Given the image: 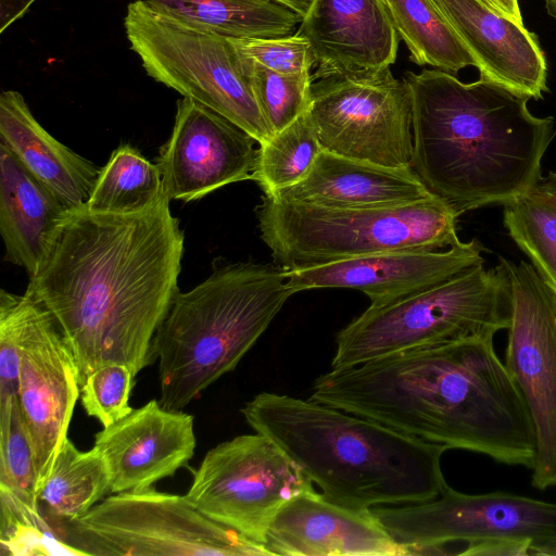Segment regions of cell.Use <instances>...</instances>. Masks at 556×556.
<instances>
[{
  "label": "cell",
  "instance_id": "cell-15",
  "mask_svg": "<svg viewBox=\"0 0 556 556\" xmlns=\"http://www.w3.org/2000/svg\"><path fill=\"white\" fill-rule=\"evenodd\" d=\"M252 136L212 109L182 97L162 147L159 167L169 200H199L226 185L252 179L257 159Z\"/></svg>",
  "mask_w": 556,
  "mask_h": 556
},
{
  "label": "cell",
  "instance_id": "cell-6",
  "mask_svg": "<svg viewBox=\"0 0 556 556\" xmlns=\"http://www.w3.org/2000/svg\"><path fill=\"white\" fill-rule=\"evenodd\" d=\"M261 237L278 266H318L394 250H445L460 243L455 212L438 197L393 207L344 208L265 195Z\"/></svg>",
  "mask_w": 556,
  "mask_h": 556
},
{
  "label": "cell",
  "instance_id": "cell-20",
  "mask_svg": "<svg viewBox=\"0 0 556 556\" xmlns=\"http://www.w3.org/2000/svg\"><path fill=\"white\" fill-rule=\"evenodd\" d=\"M477 61L480 78L535 100L546 86L547 65L536 36L483 0H432Z\"/></svg>",
  "mask_w": 556,
  "mask_h": 556
},
{
  "label": "cell",
  "instance_id": "cell-27",
  "mask_svg": "<svg viewBox=\"0 0 556 556\" xmlns=\"http://www.w3.org/2000/svg\"><path fill=\"white\" fill-rule=\"evenodd\" d=\"M503 220L509 237L556 292V173L505 204Z\"/></svg>",
  "mask_w": 556,
  "mask_h": 556
},
{
  "label": "cell",
  "instance_id": "cell-34",
  "mask_svg": "<svg viewBox=\"0 0 556 556\" xmlns=\"http://www.w3.org/2000/svg\"><path fill=\"white\" fill-rule=\"evenodd\" d=\"M230 40L243 61L279 74L311 73L315 65L311 45L298 33L282 37Z\"/></svg>",
  "mask_w": 556,
  "mask_h": 556
},
{
  "label": "cell",
  "instance_id": "cell-26",
  "mask_svg": "<svg viewBox=\"0 0 556 556\" xmlns=\"http://www.w3.org/2000/svg\"><path fill=\"white\" fill-rule=\"evenodd\" d=\"M409 59L418 65H430L457 73L477 61L457 36L432 0H383Z\"/></svg>",
  "mask_w": 556,
  "mask_h": 556
},
{
  "label": "cell",
  "instance_id": "cell-39",
  "mask_svg": "<svg viewBox=\"0 0 556 556\" xmlns=\"http://www.w3.org/2000/svg\"><path fill=\"white\" fill-rule=\"evenodd\" d=\"M547 13L556 20V0H544Z\"/></svg>",
  "mask_w": 556,
  "mask_h": 556
},
{
  "label": "cell",
  "instance_id": "cell-23",
  "mask_svg": "<svg viewBox=\"0 0 556 556\" xmlns=\"http://www.w3.org/2000/svg\"><path fill=\"white\" fill-rule=\"evenodd\" d=\"M66 212L58 198L0 142V232L4 260L31 276Z\"/></svg>",
  "mask_w": 556,
  "mask_h": 556
},
{
  "label": "cell",
  "instance_id": "cell-2",
  "mask_svg": "<svg viewBox=\"0 0 556 556\" xmlns=\"http://www.w3.org/2000/svg\"><path fill=\"white\" fill-rule=\"evenodd\" d=\"M311 400L448 448L532 468L535 432L493 339L375 358L318 376Z\"/></svg>",
  "mask_w": 556,
  "mask_h": 556
},
{
  "label": "cell",
  "instance_id": "cell-29",
  "mask_svg": "<svg viewBox=\"0 0 556 556\" xmlns=\"http://www.w3.org/2000/svg\"><path fill=\"white\" fill-rule=\"evenodd\" d=\"M321 150L307 112L260 144L252 179L271 195L299 182Z\"/></svg>",
  "mask_w": 556,
  "mask_h": 556
},
{
  "label": "cell",
  "instance_id": "cell-18",
  "mask_svg": "<svg viewBox=\"0 0 556 556\" xmlns=\"http://www.w3.org/2000/svg\"><path fill=\"white\" fill-rule=\"evenodd\" d=\"M296 33L311 45L313 79L388 68L401 39L383 0H314Z\"/></svg>",
  "mask_w": 556,
  "mask_h": 556
},
{
  "label": "cell",
  "instance_id": "cell-10",
  "mask_svg": "<svg viewBox=\"0 0 556 556\" xmlns=\"http://www.w3.org/2000/svg\"><path fill=\"white\" fill-rule=\"evenodd\" d=\"M124 27L151 78L223 115L260 144L273 136L229 38L186 25L144 0L128 4Z\"/></svg>",
  "mask_w": 556,
  "mask_h": 556
},
{
  "label": "cell",
  "instance_id": "cell-12",
  "mask_svg": "<svg viewBox=\"0 0 556 556\" xmlns=\"http://www.w3.org/2000/svg\"><path fill=\"white\" fill-rule=\"evenodd\" d=\"M308 116L323 150L388 167L412 165V94L389 67L319 78Z\"/></svg>",
  "mask_w": 556,
  "mask_h": 556
},
{
  "label": "cell",
  "instance_id": "cell-30",
  "mask_svg": "<svg viewBox=\"0 0 556 556\" xmlns=\"http://www.w3.org/2000/svg\"><path fill=\"white\" fill-rule=\"evenodd\" d=\"M240 61L262 116L273 135L308 112L313 85L311 73L279 74L241 58Z\"/></svg>",
  "mask_w": 556,
  "mask_h": 556
},
{
  "label": "cell",
  "instance_id": "cell-11",
  "mask_svg": "<svg viewBox=\"0 0 556 556\" xmlns=\"http://www.w3.org/2000/svg\"><path fill=\"white\" fill-rule=\"evenodd\" d=\"M314 483L268 437L241 434L211 448L185 497L214 521L266 545L278 513Z\"/></svg>",
  "mask_w": 556,
  "mask_h": 556
},
{
  "label": "cell",
  "instance_id": "cell-19",
  "mask_svg": "<svg viewBox=\"0 0 556 556\" xmlns=\"http://www.w3.org/2000/svg\"><path fill=\"white\" fill-rule=\"evenodd\" d=\"M274 555H410L370 509L340 505L315 491L291 500L275 517L266 540Z\"/></svg>",
  "mask_w": 556,
  "mask_h": 556
},
{
  "label": "cell",
  "instance_id": "cell-31",
  "mask_svg": "<svg viewBox=\"0 0 556 556\" xmlns=\"http://www.w3.org/2000/svg\"><path fill=\"white\" fill-rule=\"evenodd\" d=\"M1 555H51L77 553L63 543L41 513L26 508L0 491Z\"/></svg>",
  "mask_w": 556,
  "mask_h": 556
},
{
  "label": "cell",
  "instance_id": "cell-14",
  "mask_svg": "<svg viewBox=\"0 0 556 556\" xmlns=\"http://www.w3.org/2000/svg\"><path fill=\"white\" fill-rule=\"evenodd\" d=\"M21 318L18 404L39 493L67 438L80 395L78 369L61 329L40 303L17 294Z\"/></svg>",
  "mask_w": 556,
  "mask_h": 556
},
{
  "label": "cell",
  "instance_id": "cell-5",
  "mask_svg": "<svg viewBox=\"0 0 556 556\" xmlns=\"http://www.w3.org/2000/svg\"><path fill=\"white\" fill-rule=\"evenodd\" d=\"M292 294L282 267L252 262L215 266L178 291L153 339L160 404L181 409L233 370Z\"/></svg>",
  "mask_w": 556,
  "mask_h": 556
},
{
  "label": "cell",
  "instance_id": "cell-38",
  "mask_svg": "<svg viewBox=\"0 0 556 556\" xmlns=\"http://www.w3.org/2000/svg\"><path fill=\"white\" fill-rule=\"evenodd\" d=\"M286 7L292 9L293 11L298 12L303 17L308 12L312 3L314 0H276Z\"/></svg>",
  "mask_w": 556,
  "mask_h": 556
},
{
  "label": "cell",
  "instance_id": "cell-32",
  "mask_svg": "<svg viewBox=\"0 0 556 556\" xmlns=\"http://www.w3.org/2000/svg\"><path fill=\"white\" fill-rule=\"evenodd\" d=\"M36 483L31 447L17 397L9 425L0 429V491L11 494L26 508L41 513Z\"/></svg>",
  "mask_w": 556,
  "mask_h": 556
},
{
  "label": "cell",
  "instance_id": "cell-25",
  "mask_svg": "<svg viewBox=\"0 0 556 556\" xmlns=\"http://www.w3.org/2000/svg\"><path fill=\"white\" fill-rule=\"evenodd\" d=\"M109 491L111 473L103 455L96 447L81 452L66 438L38 493V504L54 529L87 514Z\"/></svg>",
  "mask_w": 556,
  "mask_h": 556
},
{
  "label": "cell",
  "instance_id": "cell-24",
  "mask_svg": "<svg viewBox=\"0 0 556 556\" xmlns=\"http://www.w3.org/2000/svg\"><path fill=\"white\" fill-rule=\"evenodd\" d=\"M197 29L229 39L294 34L303 16L276 0H144Z\"/></svg>",
  "mask_w": 556,
  "mask_h": 556
},
{
  "label": "cell",
  "instance_id": "cell-36",
  "mask_svg": "<svg viewBox=\"0 0 556 556\" xmlns=\"http://www.w3.org/2000/svg\"><path fill=\"white\" fill-rule=\"evenodd\" d=\"M35 0H1V31L25 13Z\"/></svg>",
  "mask_w": 556,
  "mask_h": 556
},
{
  "label": "cell",
  "instance_id": "cell-3",
  "mask_svg": "<svg viewBox=\"0 0 556 556\" xmlns=\"http://www.w3.org/2000/svg\"><path fill=\"white\" fill-rule=\"evenodd\" d=\"M403 79L413 102L410 167L457 216L505 205L542 177L555 123L534 116L528 96L490 79L465 84L442 70Z\"/></svg>",
  "mask_w": 556,
  "mask_h": 556
},
{
  "label": "cell",
  "instance_id": "cell-35",
  "mask_svg": "<svg viewBox=\"0 0 556 556\" xmlns=\"http://www.w3.org/2000/svg\"><path fill=\"white\" fill-rule=\"evenodd\" d=\"M21 318L17 294L0 291V428L11 417L18 397Z\"/></svg>",
  "mask_w": 556,
  "mask_h": 556
},
{
  "label": "cell",
  "instance_id": "cell-8",
  "mask_svg": "<svg viewBox=\"0 0 556 556\" xmlns=\"http://www.w3.org/2000/svg\"><path fill=\"white\" fill-rule=\"evenodd\" d=\"M410 555L443 554L462 543L459 555H549L556 546V503L515 493L467 494L448 484L433 500L370 508Z\"/></svg>",
  "mask_w": 556,
  "mask_h": 556
},
{
  "label": "cell",
  "instance_id": "cell-33",
  "mask_svg": "<svg viewBox=\"0 0 556 556\" xmlns=\"http://www.w3.org/2000/svg\"><path fill=\"white\" fill-rule=\"evenodd\" d=\"M131 369L123 364H108L88 376L80 389L85 412L108 427L129 414L134 386Z\"/></svg>",
  "mask_w": 556,
  "mask_h": 556
},
{
  "label": "cell",
  "instance_id": "cell-7",
  "mask_svg": "<svg viewBox=\"0 0 556 556\" xmlns=\"http://www.w3.org/2000/svg\"><path fill=\"white\" fill-rule=\"evenodd\" d=\"M510 319L501 264H482L401 300L370 305L336 336L332 369L390 354L468 339H493Z\"/></svg>",
  "mask_w": 556,
  "mask_h": 556
},
{
  "label": "cell",
  "instance_id": "cell-22",
  "mask_svg": "<svg viewBox=\"0 0 556 556\" xmlns=\"http://www.w3.org/2000/svg\"><path fill=\"white\" fill-rule=\"evenodd\" d=\"M0 142L67 211L86 205L101 168L52 137L15 90L0 94Z\"/></svg>",
  "mask_w": 556,
  "mask_h": 556
},
{
  "label": "cell",
  "instance_id": "cell-17",
  "mask_svg": "<svg viewBox=\"0 0 556 556\" xmlns=\"http://www.w3.org/2000/svg\"><path fill=\"white\" fill-rule=\"evenodd\" d=\"M111 473V492L141 490L173 476L195 450L194 418L151 400L94 437Z\"/></svg>",
  "mask_w": 556,
  "mask_h": 556
},
{
  "label": "cell",
  "instance_id": "cell-28",
  "mask_svg": "<svg viewBox=\"0 0 556 556\" xmlns=\"http://www.w3.org/2000/svg\"><path fill=\"white\" fill-rule=\"evenodd\" d=\"M162 190L159 165L132 146L121 144L101 168L86 207L100 213H137L150 206Z\"/></svg>",
  "mask_w": 556,
  "mask_h": 556
},
{
  "label": "cell",
  "instance_id": "cell-21",
  "mask_svg": "<svg viewBox=\"0 0 556 556\" xmlns=\"http://www.w3.org/2000/svg\"><path fill=\"white\" fill-rule=\"evenodd\" d=\"M271 197L331 207L376 208L410 205L434 194L412 167H388L321 150L299 182Z\"/></svg>",
  "mask_w": 556,
  "mask_h": 556
},
{
  "label": "cell",
  "instance_id": "cell-4",
  "mask_svg": "<svg viewBox=\"0 0 556 556\" xmlns=\"http://www.w3.org/2000/svg\"><path fill=\"white\" fill-rule=\"evenodd\" d=\"M331 502L356 509L422 503L447 485V450L375 420L286 394L261 392L240 409Z\"/></svg>",
  "mask_w": 556,
  "mask_h": 556
},
{
  "label": "cell",
  "instance_id": "cell-1",
  "mask_svg": "<svg viewBox=\"0 0 556 556\" xmlns=\"http://www.w3.org/2000/svg\"><path fill=\"white\" fill-rule=\"evenodd\" d=\"M162 190L130 214L65 213L25 295L56 320L75 359L80 389L108 364L136 377L155 362L153 339L179 291L185 237Z\"/></svg>",
  "mask_w": 556,
  "mask_h": 556
},
{
  "label": "cell",
  "instance_id": "cell-37",
  "mask_svg": "<svg viewBox=\"0 0 556 556\" xmlns=\"http://www.w3.org/2000/svg\"><path fill=\"white\" fill-rule=\"evenodd\" d=\"M500 14L523 25L518 0H483Z\"/></svg>",
  "mask_w": 556,
  "mask_h": 556
},
{
  "label": "cell",
  "instance_id": "cell-16",
  "mask_svg": "<svg viewBox=\"0 0 556 556\" xmlns=\"http://www.w3.org/2000/svg\"><path fill=\"white\" fill-rule=\"evenodd\" d=\"M478 240L445 250H394L318 266L285 269L295 292L319 288H350L371 304L384 305L444 282L483 263Z\"/></svg>",
  "mask_w": 556,
  "mask_h": 556
},
{
  "label": "cell",
  "instance_id": "cell-13",
  "mask_svg": "<svg viewBox=\"0 0 556 556\" xmlns=\"http://www.w3.org/2000/svg\"><path fill=\"white\" fill-rule=\"evenodd\" d=\"M509 290L505 366L535 432L532 485L556 486V292L523 261L500 258Z\"/></svg>",
  "mask_w": 556,
  "mask_h": 556
},
{
  "label": "cell",
  "instance_id": "cell-9",
  "mask_svg": "<svg viewBox=\"0 0 556 556\" xmlns=\"http://www.w3.org/2000/svg\"><path fill=\"white\" fill-rule=\"evenodd\" d=\"M54 531L77 555L274 556L205 516L185 495L153 488L115 493Z\"/></svg>",
  "mask_w": 556,
  "mask_h": 556
}]
</instances>
